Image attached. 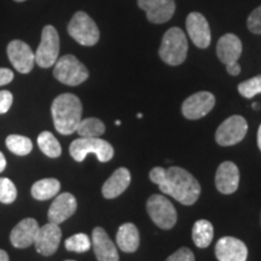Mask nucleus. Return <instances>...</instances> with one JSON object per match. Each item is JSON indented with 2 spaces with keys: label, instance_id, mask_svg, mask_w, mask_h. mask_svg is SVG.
Here are the masks:
<instances>
[{
  "label": "nucleus",
  "instance_id": "obj_10",
  "mask_svg": "<svg viewBox=\"0 0 261 261\" xmlns=\"http://www.w3.org/2000/svg\"><path fill=\"white\" fill-rule=\"evenodd\" d=\"M248 123L243 116L233 115L219 126L215 133V139L217 143L221 146H231L236 145L242 142L247 135Z\"/></svg>",
  "mask_w": 261,
  "mask_h": 261
},
{
  "label": "nucleus",
  "instance_id": "obj_35",
  "mask_svg": "<svg viewBox=\"0 0 261 261\" xmlns=\"http://www.w3.org/2000/svg\"><path fill=\"white\" fill-rule=\"evenodd\" d=\"M5 167H6V159H5L4 154L0 151V173L4 171Z\"/></svg>",
  "mask_w": 261,
  "mask_h": 261
},
{
  "label": "nucleus",
  "instance_id": "obj_19",
  "mask_svg": "<svg viewBox=\"0 0 261 261\" xmlns=\"http://www.w3.org/2000/svg\"><path fill=\"white\" fill-rule=\"evenodd\" d=\"M240 184V171L233 162H223L215 174V185L221 194H233Z\"/></svg>",
  "mask_w": 261,
  "mask_h": 261
},
{
  "label": "nucleus",
  "instance_id": "obj_2",
  "mask_svg": "<svg viewBox=\"0 0 261 261\" xmlns=\"http://www.w3.org/2000/svg\"><path fill=\"white\" fill-rule=\"evenodd\" d=\"M55 128L63 136L76 132L83 116V104L73 93H63L55 98L51 106Z\"/></svg>",
  "mask_w": 261,
  "mask_h": 261
},
{
  "label": "nucleus",
  "instance_id": "obj_40",
  "mask_svg": "<svg viewBox=\"0 0 261 261\" xmlns=\"http://www.w3.org/2000/svg\"><path fill=\"white\" fill-rule=\"evenodd\" d=\"M65 261H74V260H65Z\"/></svg>",
  "mask_w": 261,
  "mask_h": 261
},
{
  "label": "nucleus",
  "instance_id": "obj_29",
  "mask_svg": "<svg viewBox=\"0 0 261 261\" xmlns=\"http://www.w3.org/2000/svg\"><path fill=\"white\" fill-rule=\"evenodd\" d=\"M17 198V189L9 178H0V202L4 204L14 203Z\"/></svg>",
  "mask_w": 261,
  "mask_h": 261
},
{
  "label": "nucleus",
  "instance_id": "obj_21",
  "mask_svg": "<svg viewBox=\"0 0 261 261\" xmlns=\"http://www.w3.org/2000/svg\"><path fill=\"white\" fill-rule=\"evenodd\" d=\"M130 184V173L127 168L121 167L113 173L112 177L104 182L102 194L106 198H115L120 196Z\"/></svg>",
  "mask_w": 261,
  "mask_h": 261
},
{
  "label": "nucleus",
  "instance_id": "obj_1",
  "mask_svg": "<svg viewBox=\"0 0 261 261\" xmlns=\"http://www.w3.org/2000/svg\"><path fill=\"white\" fill-rule=\"evenodd\" d=\"M150 180L155 182L163 194L172 196L181 204L191 205L200 197V182L191 173L180 167L152 168Z\"/></svg>",
  "mask_w": 261,
  "mask_h": 261
},
{
  "label": "nucleus",
  "instance_id": "obj_14",
  "mask_svg": "<svg viewBox=\"0 0 261 261\" xmlns=\"http://www.w3.org/2000/svg\"><path fill=\"white\" fill-rule=\"evenodd\" d=\"M137 3L146 14L148 21L155 24L166 23L175 12L174 0H137Z\"/></svg>",
  "mask_w": 261,
  "mask_h": 261
},
{
  "label": "nucleus",
  "instance_id": "obj_20",
  "mask_svg": "<svg viewBox=\"0 0 261 261\" xmlns=\"http://www.w3.org/2000/svg\"><path fill=\"white\" fill-rule=\"evenodd\" d=\"M92 247L98 261H119L116 246L108 236L104 228L96 227L93 230Z\"/></svg>",
  "mask_w": 261,
  "mask_h": 261
},
{
  "label": "nucleus",
  "instance_id": "obj_3",
  "mask_svg": "<svg viewBox=\"0 0 261 261\" xmlns=\"http://www.w3.org/2000/svg\"><path fill=\"white\" fill-rule=\"evenodd\" d=\"M188 39L180 28L173 27L163 34L159 55L168 65H180L188 56Z\"/></svg>",
  "mask_w": 261,
  "mask_h": 261
},
{
  "label": "nucleus",
  "instance_id": "obj_9",
  "mask_svg": "<svg viewBox=\"0 0 261 261\" xmlns=\"http://www.w3.org/2000/svg\"><path fill=\"white\" fill-rule=\"evenodd\" d=\"M146 210L151 220L160 228L169 230L177 223V211L166 196L152 195L146 202Z\"/></svg>",
  "mask_w": 261,
  "mask_h": 261
},
{
  "label": "nucleus",
  "instance_id": "obj_24",
  "mask_svg": "<svg viewBox=\"0 0 261 261\" xmlns=\"http://www.w3.org/2000/svg\"><path fill=\"white\" fill-rule=\"evenodd\" d=\"M214 237L213 225L208 220L196 221L192 227V241L198 248H207Z\"/></svg>",
  "mask_w": 261,
  "mask_h": 261
},
{
  "label": "nucleus",
  "instance_id": "obj_12",
  "mask_svg": "<svg viewBox=\"0 0 261 261\" xmlns=\"http://www.w3.org/2000/svg\"><path fill=\"white\" fill-rule=\"evenodd\" d=\"M62 238L60 225L48 223L39 227L37 237L34 240V247L39 254L44 256H51L57 252Z\"/></svg>",
  "mask_w": 261,
  "mask_h": 261
},
{
  "label": "nucleus",
  "instance_id": "obj_32",
  "mask_svg": "<svg viewBox=\"0 0 261 261\" xmlns=\"http://www.w3.org/2000/svg\"><path fill=\"white\" fill-rule=\"evenodd\" d=\"M166 261H195V255L189 248L184 247L173 253Z\"/></svg>",
  "mask_w": 261,
  "mask_h": 261
},
{
  "label": "nucleus",
  "instance_id": "obj_6",
  "mask_svg": "<svg viewBox=\"0 0 261 261\" xmlns=\"http://www.w3.org/2000/svg\"><path fill=\"white\" fill-rule=\"evenodd\" d=\"M68 33L83 46H93L99 41L100 33L97 24L86 12L77 11L68 24Z\"/></svg>",
  "mask_w": 261,
  "mask_h": 261
},
{
  "label": "nucleus",
  "instance_id": "obj_31",
  "mask_svg": "<svg viewBox=\"0 0 261 261\" xmlns=\"http://www.w3.org/2000/svg\"><path fill=\"white\" fill-rule=\"evenodd\" d=\"M248 29L254 34H261V6L253 10L247 21Z\"/></svg>",
  "mask_w": 261,
  "mask_h": 261
},
{
  "label": "nucleus",
  "instance_id": "obj_11",
  "mask_svg": "<svg viewBox=\"0 0 261 261\" xmlns=\"http://www.w3.org/2000/svg\"><path fill=\"white\" fill-rule=\"evenodd\" d=\"M215 106V97L213 93L201 91L192 94L184 100L181 107L182 115L189 120H198L207 115Z\"/></svg>",
  "mask_w": 261,
  "mask_h": 261
},
{
  "label": "nucleus",
  "instance_id": "obj_23",
  "mask_svg": "<svg viewBox=\"0 0 261 261\" xmlns=\"http://www.w3.org/2000/svg\"><path fill=\"white\" fill-rule=\"evenodd\" d=\"M60 190L61 182L57 179L46 178L33 184L32 196L38 201H46L57 196Z\"/></svg>",
  "mask_w": 261,
  "mask_h": 261
},
{
  "label": "nucleus",
  "instance_id": "obj_22",
  "mask_svg": "<svg viewBox=\"0 0 261 261\" xmlns=\"http://www.w3.org/2000/svg\"><path fill=\"white\" fill-rule=\"evenodd\" d=\"M139 231L135 224L126 223L120 226L116 233V243L125 253H135L139 247Z\"/></svg>",
  "mask_w": 261,
  "mask_h": 261
},
{
  "label": "nucleus",
  "instance_id": "obj_38",
  "mask_svg": "<svg viewBox=\"0 0 261 261\" xmlns=\"http://www.w3.org/2000/svg\"><path fill=\"white\" fill-rule=\"evenodd\" d=\"M16 3H23V2H25V0H15Z\"/></svg>",
  "mask_w": 261,
  "mask_h": 261
},
{
  "label": "nucleus",
  "instance_id": "obj_34",
  "mask_svg": "<svg viewBox=\"0 0 261 261\" xmlns=\"http://www.w3.org/2000/svg\"><path fill=\"white\" fill-rule=\"evenodd\" d=\"M14 80V73L8 68H0V86L8 85Z\"/></svg>",
  "mask_w": 261,
  "mask_h": 261
},
{
  "label": "nucleus",
  "instance_id": "obj_26",
  "mask_svg": "<svg viewBox=\"0 0 261 261\" xmlns=\"http://www.w3.org/2000/svg\"><path fill=\"white\" fill-rule=\"evenodd\" d=\"M38 145L39 148L47 158L56 159L60 158L62 154V148L60 142L56 137L52 135L48 130H44L38 137Z\"/></svg>",
  "mask_w": 261,
  "mask_h": 261
},
{
  "label": "nucleus",
  "instance_id": "obj_39",
  "mask_svg": "<svg viewBox=\"0 0 261 261\" xmlns=\"http://www.w3.org/2000/svg\"><path fill=\"white\" fill-rule=\"evenodd\" d=\"M115 125H117V126L121 125V121H116V122H115Z\"/></svg>",
  "mask_w": 261,
  "mask_h": 261
},
{
  "label": "nucleus",
  "instance_id": "obj_8",
  "mask_svg": "<svg viewBox=\"0 0 261 261\" xmlns=\"http://www.w3.org/2000/svg\"><path fill=\"white\" fill-rule=\"evenodd\" d=\"M242 41L237 35H223L217 45V55L221 63L226 65L227 73L232 76H237L241 73V65L238 64L241 55H242Z\"/></svg>",
  "mask_w": 261,
  "mask_h": 261
},
{
  "label": "nucleus",
  "instance_id": "obj_33",
  "mask_svg": "<svg viewBox=\"0 0 261 261\" xmlns=\"http://www.w3.org/2000/svg\"><path fill=\"white\" fill-rule=\"evenodd\" d=\"M14 102V96L10 91H0V114H5Z\"/></svg>",
  "mask_w": 261,
  "mask_h": 261
},
{
  "label": "nucleus",
  "instance_id": "obj_16",
  "mask_svg": "<svg viewBox=\"0 0 261 261\" xmlns=\"http://www.w3.org/2000/svg\"><path fill=\"white\" fill-rule=\"evenodd\" d=\"M215 256L219 261H247L248 249L238 238L223 237L215 246Z\"/></svg>",
  "mask_w": 261,
  "mask_h": 261
},
{
  "label": "nucleus",
  "instance_id": "obj_25",
  "mask_svg": "<svg viewBox=\"0 0 261 261\" xmlns=\"http://www.w3.org/2000/svg\"><path fill=\"white\" fill-rule=\"evenodd\" d=\"M76 132L83 138H99L106 132V126L97 117L81 119Z\"/></svg>",
  "mask_w": 261,
  "mask_h": 261
},
{
  "label": "nucleus",
  "instance_id": "obj_4",
  "mask_svg": "<svg viewBox=\"0 0 261 261\" xmlns=\"http://www.w3.org/2000/svg\"><path fill=\"white\" fill-rule=\"evenodd\" d=\"M69 152L75 161L83 162L89 154H94L98 161L108 162L113 159L114 148L100 138L75 139L69 146Z\"/></svg>",
  "mask_w": 261,
  "mask_h": 261
},
{
  "label": "nucleus",
  "instance_id": "obj_28",
  "mask_svg": "<svg viewBox=\"0 0 261 261\" xmlns=\"http://www.w3.org/2000/svg\"><path fill=\"white\" fill-rule=\"evenodd\" d=\"M92 242L90 241V237L85 233H76L68 238L65 241L64 247L68 252L74 253H86L89 252Z\"/></svg>",
  "mask_w": 261,
  "mask_h": 261
},
{
  "label": "nucleus",
  "instance_id": "obj_7",
  "mask_svg": "<svg viewBox=\"0 0 261 261\" xmlns=\"http://www.w3.org/2000/svg\"><path fill=\"white\" fill-rule=\"evenodd\" d=\"M35 55V63L40 68H51L55 65L60 55V37L54 25H45L41 33V41Z\"/></svg>",
  "mask_w": 261,
  "mask_h": 261
},
{
  "label": "nucleus",
  "instance_id": "obj_18",
  "mask_svg": "<svg viewBox=\"0 0 261 261\" xmlns=\"http://www.w3.org/2000/svg\"><path fill=\"white\" fill-rule=\"evenodd\" d=\"M39 231L38 221L33 218H27L16 225L10 233V241L15 248H28L34 244V240Z\"/></svg>",
  "mask_w": 261,
  "mask_h": 261
},
{
  "label": "nucleus",
  "instance_id": "obj_30",
  "mask_svg": "<svg viewBox=\"0 0 261 261\" xmlns=\"http://www.w3.org/2000/svg\"><path fill=\"white\" fill-rule=\"evenodd\" d=\"M238 92L244 98H253L261 93V75L241 83L238 85Z\"/></svg>",
  "mask_w": 261,
  "mask_h": 261
},
{
  "label": "nucleus",
  "instance_id": "obj_36",
  "mask_svg": "<svg viewBox=\"0 0 261 261\" xmlns=\"http://www.w3.org/2000/svg\"><path fill=\"white\" fill-rule=\"evenodd\" d=\"M0 261H10L8 253L3 249H0Z\"/></svg>",
  "mask_w": 261,
  "mask_h": 261
},
{
  "label": "nucleus",
  "instance_id": "obj_13",
  "mask_svg": "<svg viewBox=\"0 0 261 261\" xmlns=\"http://www.w3.org/2000/svg\"><path fill=\"white\" fill-rule=\"evenodd\" d=\"M6 51L16 70L22 74L31 73L35 64V55L28 44L22 40H12L10 41Z\"/></svg>",
  "mask_w": 261,
  "mask_h": 261
},
{
  "label": "nucleus",
  "instance_id": "obj_5",
  "mask_svg": "<svg viewBox=\"0 0 261 261\" xmlns=\"http://www.w3.org/2000/svg\"><path fill=\"white\" fill-rule=\"evenodd\" d=\"M54 76L68 86H77L87 80L89 70L73 55H65L55 63Z\"/></svg>",
  "mask_w": 261,
  "mask_h": 261
},
{
  "label": "nucleus",
  "instance_id": "obj_37",
  "mask_svg": "<svg viewBox=\"0 0 261 261\" xmlns=\"http://www.w3.org/2000/svg\"><path fill=\"white\" fill-rule=\"evenodd\" d=\"M257 145H259V149L261 151V125L259 127V130H257Z\"/></svg>",
  "mask_w": 261,
  "mask_h": 261
},
{
  "label": "nucleus",
  "instance_id": "obj_17",
  "mask_svg": "<svg viewBox=\"0 0 261 261\" xmlns=\"http://www.w3.org/2000/svg\"><path fill=\"white\" fill-rule=\"evenodd\" d=\"M77 208L76 198L69 192L58 195L48 208L47 218L50 223L60 225L69 219Z\"/></svg>",
  "mask_w": 261,
  "mask_h": 261
},
{
  "label": "nucleus",
  "instance_id": "obj_27",
  "mask_svg": "<svg viewBox=\"0 0 261 261\" xmlns=\"http://www.w3.org/2000/svg\"><path fill=\"white\" fill-rule=\"evenodd\" d=\"M6 146L12 154L17 156H25L29 155L33 150L32 140L24 136L11 135L6 138Z\"/></svg>",
  "mask_w": 261,
  "mask_h": 261
},
{
  "label": "nucleus",
  "instance_id": "obj_15",
  "mask_svg": "<svg viewBox=\"0 0 261 261\" xmlns=\"http://www.w3.org/2000/svg\"><path fill=\"white\" fill-rule=\"evenodd\" d=\"M187 32L191 41L198 48H207L211 45V28L205 17L200 12H191L185 21Z\"/></svg>",
  "mask_w": 261,
  "mask_h": 261
}]
</instances>
